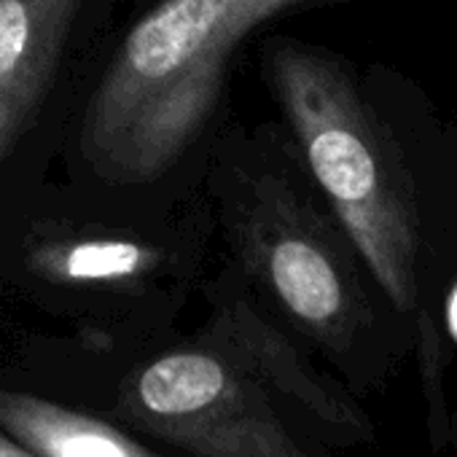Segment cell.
<instances>
[{
	"instance_id": "obj_7",
	"label": "cell",
	"mask_w": 457,
	"mask_h": 457,
	"mask_svg": "<svg viewBox=\"0 0 457 457\" xmlns=\"http://www.w3.org/2000/svg\"><path fill=\"white\" fill-rule=\"evenodd\" d=\"M215 339L223 347V355L228 358H243V366H256V371L264 369L267 379L275 382L280 390L296 395L302 403H307L318 417H323L326 422L334 425H345L350 428L355 422V414L328 390H323L312 374H307L294 353L288 350V345L278 342V337H272L264 323H259L251 312L237 310L232 318H226L220 326L212 328Z\"/></svg>"
},
{
	"instance_id": "obj_6",
	"label": "cell",
	"mask_w": 457,
	"mask_h": 457,
	"mask_svg": "<svg viewBox=\"0 0 457 457\" xmlns=\"http://www.w3.org/2000/svg\"><path fill=\"white\" fill-rule=\"evenodd\" d=\"M0 430L38 457H156L108 422L0 387Z\"/></svg>"
},
{
	"instance_id": "obj_10",
	"label": "cell",
	"mask_w": 457,
	"mask_h": 457,
	"mask_svg": "<svg viewBox=\"0 0 457 457\" xmlns=\"http://www.w3.org/2000/svg\"><path fill=\"white\" fill-rule=\"evenodd\" d=\"M452 304H454V302H452ZM452 323H457V304L452 307Z\"/></svg>"
},
{
	"instance_id": "obj_5",
	"label": "cell",
	"mask_w": 457,
	"mask_h": 457,
	"mask_svg": "<svg viewBox=\"0 0 457 457\" xmlns=\"http://www.w3.org/2000/svg\"><path fill=\"white\" fill-rule=\"evenodd\" d=\"M92 0H0V164L36 132L79 60Z\"/></svg>"
},
{
	"instance_id": "obj_4",
	"label": "cell",
	"mask_w": 457,
	"mask_h": 457,
	"mask_svg": "<svg viewBox=\"0 0 457 457\" xmlns=\"http://www.w3.org/2000/svg\"><path fill=\"white\" fill-rule=\"evenodd\" d=\"M248 270L315 339L345 347L361 323L358 286L323 220L286 188L267 191L243 228Z\"/></svg>"
},
{
	"instance_id": "obj_2",
	"label": "cell",
	"mask_w": 457,
	"mask_h": 457,
	"mask_svg": "<svg viewBox=\"0 0 457 457\" xmlns=\"http://www.w3.org/2000/svg\"><path fill=\"white\" fill-rule=\"evenodd\" d=\"M270 73L312 175L377 283L401 310L417 304V210L403 172L345 65L318 49L275 44Z\"/></svg>"
},
{
	"instance_id": "obj_1",
	"label": "cell",
	"mask_w": 457,
	"mask_h": 457,
	"mask_svg": "<svg viewBox=\"0 0 457 457\" xmlns=\"http://www.w3.org/2000/svg\"><path fill=\"white\" fill-rule=\"evenodd\" d=\"M294 4L304 0H159L121 36L87 97L84 159L111 180L159 178L204 129L248 30Z\"/></svg>"
},
{
	"instance_id": "obj_8",
	"label": "cell",
	"mask_w": 457,
	"mask_h": 457,
	"mask_svg": "<svg viewBox=\"0 0 457 457\" xmlns=\"http://www.w3.org/2000/svg\"><path fill=\"white\" fill-rule=\"evenodd\" d=\"M156 264L159 253L154 248L124 237L49 243L33 253V267L41 278L73 286L137 280L148 275Z\"/></svg>"
},
{
	"instance_id": "obj_9",
	"label": "cell",
	"mask_w": 457,
	"mask_h": 457,
	"mask_svg": "<svg viewBox=\"0 0 457 457\" xmlns=\"http://www.w3.org/2000/svg\"><path fill=\"white\" fill-rule=\"evenodd\" d=\"M0 457H38V454H33L30 449L17 444L9 433L0 430Z\"/></svg>"
},
{
	"instance_id": "obj_3",
	"label": "cell",
	"mask_w": 457,
	"mask_h": 457,
	"mask_svg": "<svg viewBox=\"0 0 457 457\" xmlns=\"http://www.w3.org/2000/svg\"><path fill=\"white\" fill-rule=\"evenodd\" d=\"M121 411L194 457H310L251 374L215 350H175L143 366L124 385Z\"/></svg>"
}]
</instances>
